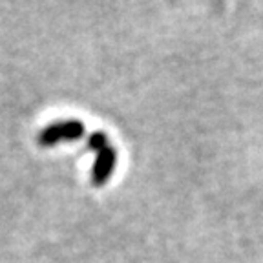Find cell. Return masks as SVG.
Here are the masks:
<instances>
[{"label": "cell", "instance_id": "obj_1", "mask_svg": "<svg viewBox=\"0 0 263 263\" xmlns=\"http://www.w3.org/2000/svg\"><path fill=\"white\" fill-rule=\"evenodd\" d=\"M88 146L97 152V159H95L93 168H91V183L101 186L110 179L111 172H114L115 161H117V154H115L114 146L110 144L104 132H93V134H90Z\"/></svg>", "mask_w": 263, "mask_h": 263}, {"label": "cell", "instance_id": "obj_2", "mask_svg": "<svg viewBox=\"0 0 263 263\" xmlns=\"http://www.w3.org/2000/svg\"><path fill=\"white\" fill-rule=\"evenodd\" d=\"M82 136H84V124L81 121L70 119L44 128L39 134V143L42 146H53V144L61 143V141H77Z\"/></svg>", "mask_w": 263, "mask_h": 263}]
</instances>
